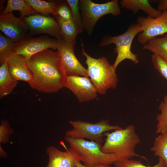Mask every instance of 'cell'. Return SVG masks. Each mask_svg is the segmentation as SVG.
Segmentation results:
<instances>
[{
    "mask_svg": "<svg viewBox=\"0 0 167 167\" xmlns=\"http://www.w3.org/2000/svg\"><path fill=\"white\" fill-rule=\"evenodd\" d=\"M26 62L32 76L28 83L32 88L52 93L65 87L68 76L58 51L44 50L26 59Z\"/></svg>",
    "mask_w": 167,
    "mask_h": 167,
    "instance_id": "6da1fadb",
    "label": "cell"
},
{
    "mask_svg": "<svg viewBox=\"0 0 167 167\" xmlns=\"http://www.w3.org/2000/svg\"><path fill=\"white\" fill-rule=\"evenodd\" d=\"M65 140L75 151L80 161L82 162L85 166L95 167L110 165L119 160L115 154L102 152V146L94 141L73 139L66 136Z\"/></svg>",
    "mask_w": 167,
    "mask_h": 167,
    "instance_id": "277c9868",
    "label": "cell"
},
{
    "mask_svg": "<svg viewBox=\"0 0 167 167\" xmlns=\"http://www.w3.org/2000/svg\"><path fill=\"white\" fill-rule=\"evenodd\" d=\"M143 49L148 50L167 61V34L161 38H154L143 46Z\"/></svg>",
    "mask_w": 167,
    "mask_h": 167,
    "instance_id": "ffe728a7",
    "label": "cell"
},
{
    "mask_svg": "<svg viewBox=\"0 0 167 167\" xmlns=\"http://www.w3.org/2000/svg\"><path fill=\"white\" fill-rule=\"evenodd\" d=\"M75 46L63 40L58 41L57 49L62 61L66 74L68 76L88 77L87 69L82 65L75 54Z\"/></svg>",
    "mask_w": 167,
    "mask_h": 167,
    "instance_id": "7c38bea8",
    "label": "cell"
},
{
    "mask_svg": "<svg viewBox=\"0 0 167 167\" xmlns=\"http://www.w3.org/2000/svg\"><path fill=\"white\" fill-rule=\"evenodd\" d=\"M72 129L66 132V136L75 139H88L102 146L104 134L110 131L122 129L118 125H111L107 119L94 123L81 120H70Z\"/></svg>",
    "mask_w": 167,
    "mask_h": 167,
    "instance_id": "52a82bcc",
    "label": "cell"
},
{
    "mask_svg": "<svg viewBox=\"0 0 167 167\" xmlns=\"http://www.w3.org/2000/svg\"><path fill=\"white\" fill-rule=\"evenodd\" d=\"M0 156L2 158H6L7 156L6 152L3 149L1 145L0 146Z\"/></svg>",
    "mask_w": 167,
    "mask_h": 167,
    "instance_id": "1f68e13d",
    "label": "cell"
},
{
    "mask_svg": "<svg viewBox=\"0 0 167 167\" xmlns=\"http://www.w3.org/2000/svg\"><path fill=\"white\" fill-rule=\"evenodd\" d=\"M150 150L161 160L165 167H167V132L160 134L154 139Z\"/></svg>",
    "mask_w": 167,
    "mask_h": 167,
    "instance_id": "44dd1931",
    "label": "cell"
},
{
    "mask_svg": "<svg viewBox=\"0 0 167 167\" xmlns=\"http://www.w3.org/2000/svg\"><path fill=\"white\" fill-rule=\"evenodd\" d=\"M151 60L155 68L167 80V61L154 54L152 56Z\"/></svg>",
    "mask_w": 167,
    "mask_h": 167,
    "instance_id": "4316f807",
    "label": "cell"
},
{
    "mask_svg": "<svg viewBox=\"0 0 167 167\" xmlns=\"http://www.w3.org/2000/svg\"><path fill=\"white\" fill-rule=\"evenodd\" d=\"M8 69L12 77L18 81L29 83L32 80V75L29 70L26 59L24 56L14 53L7 60Z\"/></svg>",
    "mask_w": 167,
    "mask_h": 167,
    "instance_id": "9a60e30c",
    "label": "cell"
},
{
    "mask_svg": "<svg viewBox=\"0 0 167 167\" xmlns=\"http://www.w3.org/2000/svg\"><path fill=\"white\" fill-rule=\"evenodd\" d=\"M0 30L15 43L28 36L29 31L28 25L24 20L16 17L12 12L0 14Z\"/></svg>",
    "mask_w": 167,
    "mask_h": 167,
    "instance_id": "8fae6325",
    "label": "cell"
},
{
    "mask_svg": "<svg viewBox=\"0 0 167 167\" xmlns=\"http://www.w3.org/2000/svg\"><path fill=\"white\" fill-rule=\"evenodd\" d=\"M57 16L66 19L72 20L70 9L66 1L57 3L55 17Z\"/></svg>",
    "mask_w": 167,
    "mask_h": 167,
    "instance_id": "f1b7e54d",
    "label": "cell"
},
{
    "mask_svg": "<svg viewBox=\"0 0 167 167\" xmlns=\"http://www.w3.org/2000/svg\"><path fill=\"white\" fill-rule=\"evenodd\" d=\"M157 10L162 12L167 11V0H159Z\"/></svg>",
    "mask_w": 167,
    "mask_h": 167,
    "instance_id": "f546056e",
    "label": "cell"
},
{
    "mask_svg": "<svg viewBox=\"0 0 167 167\" xmlns=\"http://www.w3.org/2000/svg\"><path fill=\"white\" fill-rule=\"evenodd\" d=\"M25 0L37 13L45 16L52 14L54 17L56 16L57 3L54 2L40 0Z\"/></svg>",
    "mask_w": 167,
    "mask_h": 167,
    "instance_id": "7402d4cb",
    "label": "cell"
},
{
    "mask_svg": "<svg viewBox=\"0 0 167 167\" xmlns=\"http://www.w3.org/2000/svg\"><path fill=\"white\" fill-rule=\"evenodd\" d=\"M137 22L142 30V32L138 34V40L143 45L156 36L167 33V11L162 12L160 16L156 18L148 15L147 17H139Z\"/></svg>",
    "mask_w": 167,
    "mask_h": 167,
    "instance_id": "ba28073f",
    "label": "cell"
},
{
    "mask_svg": "<svg viewBox=\"0 0 167 167\" xmlns=\"http://www.w3.org/2000/svg\"><path fill=\"white\" fill-rule=\"evenodd\" d=\"M55 18L61 28L63 41L75 45L77 35L82 32L73 20L65 19L58 16Z\"/></svg>",
    "mask_w": 167,
    "mask_h": 167,
    "instance_id": "ac0fdd59",
    "label": "cell"
},
{
    "mask_svg": "<svg viewBox=\"0 0 167 167\" xmlns=\"http://www.w3.org/2000/svg\"><path fill=\"white\" fill-rule=\"evenodd\" d=\"M158 109L160 113L156 117L157 123L156 132L160 134L167 132V95L165 96L161 102Z\"/></svg>",
    "mask_w": 167,
    "mask_h": 167,
    "instance_id": "603a6c76",
    "label": "cell"
},
{
    "mask_svg": "<svg viewBox=\"0 0 167 167\" xmlns=\"http://www.w3.org/2000/svg\"><path fill=\"white\" fill-rule=\"evenodd\" d=\"M15 11L20 12L19 18L22 19L37 13L25 0H8L5 8L1 14H7Z\"/></svg>",
    "mask_w": 167,
    "mask_h": 167,
    "instance_id": "d6986e66",
    "label": "cell"
},
{
    "mask_svg": "<svg viewBox=\"0 0 167 167\" xmlns=\"http://www.w3.org/2000/svg\"><path fill=\"white\" fill-rule=\"evenodd\" d=\"M58 43V40L48 36L32 37L28 36L15 43L14 50L16 54L22 55L28 59L32 56L49 49H57Z\"/></svg>",
    "mask_w": 167,
    "mask_h": 167,
    "instance_id": "30bf717a",
    "label": "cell"
},
{
    "mask_svg": "<svg viewBox=\"0 0 167 167\" xmlns=\"http://www.w3.org/2000/svg\"><path fill=\"white\" fill-rule=\"evenodd\" d=\"M79 5L84 29L89 35L92 33L100 18L109 14L117 16L121 13L118 0H113L102 4L95 3L91 0H79Z\"/></svg>",
    "mask_w": 167,
    "mask_h": 167,
    "instance_id": "8992f818",
    "label": "cell"
},
{
    "mask_svg": "<svg viewBox=\"0 0 167 167\" xmlns=\"http://www.w3.org/2000/svg\"><path fill=\"white\" fill-rule=\"evenodd\" d=\"M141 32V27L137 23L131 25L128 29L121 35L112 36L106 34L103 36L100 44V46L104 47L112 44L116 46L114 52L117 55L112 65L115 70L118 65L126 59L131 60L135 65L138 63V55L131 52V47L135 37Z\"/></svg>",
    "mask_w": 167,
    "mask_h": 167,
    "instance_id": "5b68a950",
    "label": "cell"
},
{
    "mask_svg": "<svg viewBox=\"0 0 167 167\" xmlns=\"http://www.w3.org/2000/svg\"><path fill=\"white\" fill-rule=\"evenodd\" d=\"M81 54L86 58L85 63L90 80L97 92L105 94L109 89L116 88L118 79L112 65L104 57L95 58L89 55L82 43Z\"/></svg>",
    "mask_w": 167,
    "mask_h": 167,
    "instance_id": "3957f363",
    "label": "cell"
},
{
    "mask_svg": "<svg viewBox=\"0 0 167 167\" xmlns=\"http://www.w3.org/2000/svg\"><path fill=\"white\" fill-rule=\"evenodd\" d=\"M65 87L71 91L80 103L91 101L97 97L96 90L88 77L68 76Z\"/></svg>",
    "mask_w": 167,
    "mask_h": 167,
    "instance_id": "4fadbf2b",
    "label": "cell"
},
{
    "mask_svg": "<svg viewBox=\"0 0 167 167\" xmlns=\"http://www.w3.org/2000/svg\"><path fill=\"white\" fill-rule=\"evenodd\" d=\"M120 4L122 8L131 10L135 14L139 10H141L147 14L148 16L156 18L162 13L153 8L148 0H122Z\"/></svg>",
    "mask_w": 167,
    "mask_h": 167,
    "instance_id": "2e32d148",
    "label": "cell"
},
{
    "mask_svg": "<svg viewBox=\"0 0 167 167\" xmlns=\"http://www.w3.org/2000/svg\"><path fill=\"white\" fill-rule=\"evenodd\" d=\"M23 19L28 25L30 35L46 33L54 37L58 41L63 40L58 22L49 15L36 14L26 16Z\"/></svg>",
    "mask_w": 167,
    "mask_h": 167,
    "instance_id": "9c48e42d",
    "label": "cell"
},
{
    "mask_svg": "<svg viewBox=\"0 0 167 167\" xmlns=\"http://www.w3.org/2000/svg\"><path fill=\"white\" fill-rule=\"evenodd\" d=\"M14 132L9 122L2 120L0 126V143L6 144L9 141V137Z\"/></svg>",
    "mask_w": 167,
    "mask_h": 167,
    "instance_id": "83f0119b",
    "label": "cell"
},
{
    "mask_svg": "<svg viewBox=\"0 0 167 167\" xmlns=\"http://www.w3.org/2000/svg\"><path fill=\"white\" fill-rule=\"evenodd\" d=\"M113 164L115 167H165L163 162L160 159H159L157 164L152 166H146L140 161L128 159L117 161Z\"/></svg>",
    "mask_w": 167,
    "mask_h": 167,
    "instance_id": "484cf974",
    "label": "cell"
},
{
    "mask_svg": "<svg viewBox=\"0 0 167 167\" xmlns=\"http://www.w3.org/2000/svg\"><path fill=\"white\" fill-rule=\"evenodd\" d=\"M46 152L49 157L46 167H76L77 163L80 162L77 154L71 147L63 152L51 146L47 148Z\"/></svg>",
    "mask_w": 167,
    "mask_h": 167,
    "instance_id": "5bb4252c",
    "label": "cell"
},
{
    "mask_svg": "<svg viewBox=\"0 0 167 167\" xmlns=\"http://www.w3.org/2000/svg\"><path fill=\"white\" fill-rule=\"evenodd\" d=\"M135 129L134 125H130L124 129L113 130L111 132H105L104 135L106 137L101 147L102 151L115 154L119 160L131 159L135 156L146 159L145 157L138 154L135 152L136 146L141 142Z\"/></svg>",
    "mask_w": 167,
    "mask_h": 167,
    "instance_id": "7a4b0ae2",
    "label": "cell"
},
{
    "mask_svg": "<svg viewBox=\"0 0 167 167\" xmlns=\"http://www.w3.org/2000/svg\"><path fill=\"white\" fill-rule=\"evenodd\" d=\"M15 43L11 39L0 33V64H2L11 55L15 53Z\"/></svg>",
    "mask_w": 167,
    "mask_h": 167,
    "instance_id": "cb8c5ba5",
    "label": "cell"
},
{
    "mask_svg": "<svg viewBox=\"0 0 167 167\" xmlns=\"http://www.w3.org/2000/svg\"><path fill=\"white\" fill-rule=\"evenodd\" d=\"M70 9L72 20L79 28L82 32L84 28L82 18L80 12L79 0H66Z\"/></svg>",
    "mask_w": 167,
    "mask_h": 167,
    "instance_id": "d4e9b609",
    "label": "cell"
},
{
    "mask_svg": "<svg viewBox=\"0 0 167 167\" xmlns=\"http://www.w3.org/2000/svg\"><path fill=\"white\" fill-rule=\"evenodd\" d=\"M76 167H111V166L110 165H101L95 167H88L82 165L80 162H79L77 163Z\"/></svg>",
    "mask_w": 167,
    "mask_h": 167,
    "instance_id": "4dcf8cb0",
    "label": "cell"
},
{
    "mask_svg": "<svg viewBox=\"0 0 167 167\" xmlns=\"http://www.w3.org/2000/svg\"><path fill=\"white\" fill-rule=\"evenodd\" d=\"M18 83L9 73L6 60L0 67V98L11 94Z\"/></svg>",
    "mask_w": 167,
    "mask_h": 167,
    "instance_id": "e0dca14e",
    "label": "cell"
}]
</instances>
